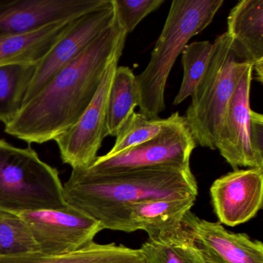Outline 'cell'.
I'll list each match as a JSON object with an SVG mask.
<instances>
[{
	"label": "cell",
	"instance_id": "6da1fadb",
	"mask_svg": "<svg viewBox=\"0 0 263 263\" xmlns=\"http://www.w3.org/2000/svg\"><path fill=\"white\" fill-rule=\"evenodd\" d=\"M116 15V14H115ZM127 34L115 16L76 59L60 70L32 99L23 104L6 133L32 144L53 141L79 119L99 88L115 53Z\"/></svg>",
	"mask_w": 263,
	"mask_h": 263
},
{
	"label": "cell",
	"instance_id": "7a4b0ae2",
	"mask_svg": "<svg viewBox=\"0 0 263 263\" xmlns=\"http://www.w3.org/2000/svg\"><path fill=\"white\" fill-rule=\"evenodd\" d=\"M198 183L192 170L162 167L107 175L78 170L64 184L70 207L88 215L104 229L130 233L129 206L150 198L197 197Z\"/></svg>",
	"mask_w": 263,
	"mask_h": 263
},
{
	"label": "cell",
	"instance_id": "3957f363",
	"mask_svg": "<svg viewBox=\"0 0 263 263\" xmlns=\"http://www.w3.org/2000/svg\"><path fill=\"white\" fill-rule=\"evenodd\" d=\"M223 0H174L147 67L136 76L141 113L158 118L165 109L164 92L171 70L193 36L213 21Z\"/></svg>",
	"mask_w": 263,
	"mask_h": 263
},
{
	"label": "cell",
	"instance_id": "277c9868",
	"mask_svg": "<svg viewBox=\"0 0 263 263\" xmlns=\"http://www.w3.org/2000/svg\"><path fill=\"white\" fill-rule=\"evenodd\" d=\"M212 44L210 61L192 95L184 119L196 144L216 150L226 127L231 98L251 64L238 56L227 32Z\"/></svg>",
	"mask_w": 263,
	"mask_h": 263
},
{
	"label": "cell",
	"instance_id": "5b68a950",
	"mask_svg": "<svg viewBox=\"0 0 263 263\" xmlns=\"http://www.w3.org/2000/svg\"><path fill=\"white\" fill-rule=\"evenodd\" d=\"M68 207L58 169L32 148L0 138V212L21 215Z\"/></svg>",
	"mask_w": 263,
	"mask_h": 263
},
{
	"label": "cell",
	"instance_id": "8992f818",
	"mask_svg": "<svg viewBox=\"0 0 263 263\" xmlns=\"http://www.w3.org/2000/svg\"><path fill=\"white\" fill-rule=\"evenodd\" d=\"M196 146L185 119L177 112L153 139L114 156L98 157L88 168L78 171L89 175H107L154 167L189 170Z\"/></svg>",
	"mask_w": 263,
	"mask_h": 263
},
{
	"label": "cell",
	"instance_id": "52a82bcc",
	"mask_svg": "<svg viewBox=\"0 0 263 263\" xmlns=\"http://www.w3.org/2000/svg\"><path fill=\"white\" fill-rule=\"evenodd\" d=\"M253 67H247L231 98L226 127L216 149L228 164L238 167L263 169V116L250 107Z\"/></svg>",
	"mask_w": 263,
	"mask_h": 263
},
{
	"label": "cell",
	"instance_id": "ba28073f",
	"mask_svg": "<svg viewBox=\"0 0 263 263\" xmlns=\"http://www.w3.org/2000/svg\"><path fill=\"white\" fill-rule=\"evenodd\" d=\"M124 44L117 50L103 77L99 88L79 119L67 132L53 141L59 148L64 164L72 170H85L98 158L105 136L109 92L115 70L122 55Z\"/></svg>",
	"mask_w": 263,
	"mask_h": 263
},
{
	"label": "cell",
	"instance_id": "9c48e42d",
	"mask_svg": "<svg viewBox=\"0 0 263 263\" xmlns=\"http://www.w3.org/2000/svg\"><path fill=\"white\" fill-rule=\"evenodd\" d=\"M45 255H61L79 250L93 242L95 236L104 230L99 222L68 207L61 210H41L21 214Z\"/></svg>",
	"mask_w": 263,
	"mask_h": 263
},
{
	"label": "cell",
	"instance_id": "30bf717a",
	"mask_svg": "<svg viewBox=\"0 0 263 263\" xmlns=\"http://www.w3.org/2000/svg\"><path fill=\"white\" fill-rule=\"evenodd\" d=\"M113 0L107 5L77 18L67 33L38 63L36 73L26 93L24 103L41 89L63 68L76 59L115 20Z\"/></svg>",
	"mask_w": 263,
	"mask_h": 263
},
{
	"label": "cell",
	"instance_id": "8fae6325",
	"mask_svg": "<svg viewBox=\"0 0 263 263\" xmlns=\"http://www.w3.org/2000/svg\"><path fill=\"white\" fill-rule=\"evenodd\" d=\"M110 0H0V35L27 34L62 21L74 20Z\"/></svg>",
	"mask_w": 263,
	"mask_h": 263
},
{
	"label": "cell",
	"instance_id": "7c38bea8",
	"mask_svg": "<svg viewBox=\"0 0 263 263\" xmlns=\"http://www.w3.org/2000/svg\"><path fill=\"white\" fill-rule=\"evenodd\" d=\"M210 195L218 222L229 227L244 224L262 209L263 169L229 172L214 181Z\"/></svg>",
	"mask_w": 263,
	"mask_h": 263
},
{
	"label": "cell",
	"instance_id": "4fadbf2b",
	"mask_svg": "<svg viewBox=\"0 0 263 263\" xmlns=\"http://www.w3.org/2000/svg\"><path fill=\"white\" fill-rule=\"evenodd\" d=\"M208 263H263V244L246 233H234L218 222L201 219L192 212L183 220Z\"/></svg>",
	"mask_w": 263,
	"mask_h": 263
},
{
	"label": "cell",
	"instance_id": "5bb4252c",
	"mask_svg": "<svg viewBox=\"0 0 263 263\" xmlns=\"http://www.w3.org/2000/svg\"><path fill=\"white\" fill-rule=\"evenodd\" d=\"M197 197L150 198L129 206L130 232L142 230L148 239L170 236L182 229L183 220L195 204Z\"/></svg>",
	"mask_w": 263,
	"mask_h": 263
},
{
	"label": "cell",
	"instance_id": "9a60e30c",
	"mask_svg": "<svg viewBox=\"0 0 263 263\" xmlns=\"http://www.w3.org/2000/svg\"><path fill=\"white\" fill-rule=\"evenodd\" d=\"M227 33L237 54L252 64L256 80L263 81V0H242L228 16Z\"/></svg>",
	"mask_w": 263,
	"mask_h": 263
},
{
	"label": "cell",
	"instance_id": "2e32d148",
	"mask_svg": "<svg viewBox=\"0 0 263 263\" xmlns=\"http://www.w3.org/2000/svg\"><path fill=\"white\" fill-rule=\"evenodd\" d=\"M75 20L54 23L27 34L0 35V66L13 63H39L68 32Z\"/></svg>",
	"mask_w": 263,
	"mask_h": 263
},
{
	"label": "cell",
	"instance_id": "e0dca14e",
	"mask_svg": "<svg viewBox=\"0 0 263 263\" xmlns=\"http://www.w3.org/2000/svg\"><path fill=\"white\" fill-rule=\"evenodd\" d=\"M0 263H144L139 249L123 245L98 244L88 246L70 253L45 255L32 252L11 257H1Z\"/></svg>",
	"mask_w": 263,
	"mask_h": 263
},
{
	"label": "cell",
	"instance_id": "ac0fdd59",
	"mask_svg": "<svg viewBox=\"0 0 263 263\" xmlns=\"http://www.w3.org/2000/svg\"><path fill=\"white\" fill-rule=\"evenodd\" d=\"M139 104L136 76L129 67H117L107 101L105 136H116Z\"/></svg>",
	"mask_w": 263,
	"mask_h": 263
},
{
	"label": "cell",
	"instance_id": "d6986e66",
	"mask_svg": "<svg viewBox=\"0 0 263 263\" xmlns=\"http://www.w3.org/2000/svg\"><path fill=\"white\" fill-rule=\"evenodd\" d=\"M38 63L0 66V122L7 125L22 108Z\"/></svg>",
	"mask_w": 263,
	"mask_h": 263
},
{
	"label": "cell",
	"instance_id": "ffe728a7",
	"mask_svg": "<svg viewBox=\"0 0 263 263\" xmlns=\"http://www.w3.org/2000/svg\"><path fill=\"white\" fill-rule=\"evenodd\" d=\"M139 250L144 263H208L183 226L170 236L147 240Z\"/></svg>",
	"mask_w": 263,
	"mask_h": 263
},
{
	"label": "cell",
	"instance_id": "44dd1931",
	"mask_svg": "<svg viewBox=\"0 0 263 263\" xmlns=\"http://www.w3.org/2000/svg\"><path fill=\"white\" fill-rule=\"evenodd\" d=\"M172 120V115L161 119L149 118L141 112H135L117 134L116 141L111 150L104 155L114 156L153 139L170 124Z\"/></svg>",
	"mask_w": 263,
	"mask_h": 263
},
{
	"label": "cell",
	"instance_id": "7402d4cb",
	"mask_svg": "<svg viewBox=\"0 0 263 263\" xmlns=\"http://www.w3.org/2000/svg\"><path fill=\"white\" fill-rule=\"evenodd\" d=\"M212 49L213 44L206 41L187 44L183 49L181 61L184 74L174 105H179L192 96L210 61Z\"/></svg>",
	"mask_w": 263,
	"mask_h": 263
},
{
	"label": "cell",
	"instance_id": "603a6c76",
	"mask_svg": "<svg viewBox=\"0 0 263 263\" xmlns=\"http://www.w3.org/2000/svg\"><path fill=\"white\" fill-rule=\"evenodd\" d=\"M36 252L39 246L20 215L0 212V258Z\"/></svg>",
	"mask_w": 263,
	"mask_h": 263
},
{
	"label": "cell",
	"instance_id": "cb8c5ba5",
	"mask_svg": "<svg viewBox=\"0 0 263 263\" xmlns=\"http://www.w3.org/2000/svg\"><path fill=\"white\" fill-rule=\"evenodd\" d=\"M164 3V0H113L117 20L127 34Z\"/></svg>",
	"mask_w": 263,
	"mask_h": 263
}]
</instances>
